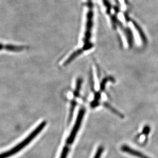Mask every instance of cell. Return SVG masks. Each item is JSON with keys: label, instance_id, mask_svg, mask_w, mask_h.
Segmentation results:
<instances>
[{"label": "cell", "instance_id": "6da1fadb", "mask_svg": "<svg viewBox=\"0 0 158 158\" xmlns=\"http://www.w3.org/2000/svg\"><path fill=\"white\" fill-rule=\"evenodd\" d=\"M46 125V121H43L41 122L26 138L24 139L22 141L16 145L14 148L8 150L5 152L0 154V158H8L15 155L20 151H22L24 148L27 146L37 135L40 133L41 131L44 129Z\"/></svg>", "mask_w": 158, "mask_h": 158}, {"label": "cell", "instance_id": "7a4b0ae2", "mask_svg": "<svg viewBox=\"0 0 158 158\" xmlns=\"http://www.w3.org/2000/svg\"><path fill=\"white\" fill-rule=\"evenodd\" d=\"M85 113H86V109L85 107L82 106L80 108V110L78 112V114L77 116L76 120L75 122L74 126L73 127L70 135H69V138H67V144H70L73 143L74 140H75L77 135L78 134V131L80 129L81 124H82L84 116H85Z\"/></svg>", "mask_w": 158, "mask_h": 158}, {"label": "cell", "instance_id": "3957f363", "mask_svg": "<svg viewBox=\"0 0 158 158\" xmlns=\"http://www.w3.org/2000/svg\"><path fill=\"white\" fill-rule=\"evenodd\" d=\"M82 84V79L79 78L77 81L76 89H75L74 93H73V99L70 104V110H69V118H72L73 113L75 110L77 105V99L79 97L80 93L81 88Z\"/></svg>", "mask_w": 158, "mask_h": 158}, {"label": "cell", "instance_id": "277c9868", "mask_svg": "<svg viewBox=\"0 0 158 158\" xmlns=\"http://www.w3.org/2000/svg\"><path fill=\"white\" fill-rule=\"evenodd\" d=\"M121 150L124 152H127L128 154L134 156H135L139 158H148L144 155L140 153L138 151H135V150L131 148L126 145H123L122 146Z\"/></svg>", "mask_w": 158, "mask_h": 158}, {"label": "cell", "instance_id": "5b68a950", "mask_svg": "<svg viewBox=\"0 0 158 158\" xmlns=\"http://www.w3.org/2000/svg\"><path fill=\"white\" fill-rule=\"evenodd\" d=\"M4 48L7 51L12 52H20L26 48L25 46H18L13 44H7L4 46Z\"/></svg>", "mask_w": 158, "mask_h": 158}, {"label": "cell", "instance_id": "8992f818", "mask_svg": "<svg viewBox=\"0 0 158 158\" xmlns=\"http://www.w3.org/2000/svg\"><path fill=\"white\" fill-rule=\"evenodd\" d=\"M132 23H133L134 26L135 27V28L138 31L139 34H140V36L141 37L143 42H146V37L145 36L144 34L143 33V31H142L141 28H140V26H139L137 24V23L134 21H132Z\"/></svg>", "mask_w": 158, "mask_h": 158}, {"label": "cell", "instance_id": "52a82bcc", "mask_svg": "<svg viewBox=\"0 0 158 158\" xmlns=\"http://www.w3.org/2000/svg\"><path fill=\"white\" fill-rule=\"evenodd\" d=\"M103 1L104 4L106 8L107 14H110V11H111V5H110V2L108 0H103Z\"/></svg>", "mask_w": 158, "mask_h": 158}, {"label": "cell", "instance_id": "ba28073f", "mask_svg": "<svg viewBox=\"0 0 158 158\" xmlns=\"http://www.w3.org/2000/svg\"><path fill=\"white\" fill-rule=\"evenodd\" d=\"M103 151V148H102V146L99 147L94 158H100L101 156L102 155Z\"/></svg>", "mask_w": 158, "mask_h": 158}, {"label": "cell", "instance_id": "9c48e42d", "mask_svg": "<svg viewBox=\"0 0 158 158\" xmlns=\"http://www.w3.org/2000/svg\"><path fill=\"white\" fill-rule=\"evenodd\" d=\"M68 152H69V148L67 147H65L63 149L60 158H66Z\"/></svg>", "mask_w": 158, "mask_h": 158}, {"label": "cell", "instance_id": "30bf717a", "mask_svg": "<svg viewBox=\"0 0 158 158\" xmlns=\"http://www.w3.org/2000/svg\"><path fill=\"white\" fill-rule=\"evenodd\" d=\"M87 5L88 6V7L90 9H92V8L93 7V3H92V0H87Z\"/></svg>", "mask_w": 158, "mask_h": 158}, {"label": "cell", "instance_id": "8fae6325", "mask_svg": "<svg viewBox=\"0 0 158 158\" xmlns=\"http://www.w3.org/2000/svg\"><path fill=\"white\" fill-rule=\"evenodd\" d=\"M4 45H3L2 43H0V50H2L4 48Z\"/></svg>", "mask_w": 158, "mask_h": 158}]
</instances>
